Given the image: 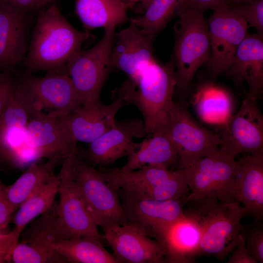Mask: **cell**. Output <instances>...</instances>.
I'll list each match as a JSON object with an SVG mask.
<instances>
[{"label": "cell", "mask_w": 263, "mask_h": 263, "mask_svg": "<svg viewBox=\"0 0 263 263\" xmlns=\"http://www.w3.org/2000/svg\"><path fill=\"white\" fill-rule=\"evenodd\" d=\"M17 83L9 72H0V118L13 98Z\"/></svg>", "instance_id": "obj_35"}, {"label": "cell", "mask_w": 263, "mask_h": 263, "mask_svg": "<svg viewBox=\"0 0 263 263\" xmlns=\"http://www.w3.org/2000/svg\"><path fill=\"white\" fill-rule=\"evenodd\" d=\"M184 212L193 216L200 224L202 236L197 256H212L220 261L237 246L246 211L237 202L224 203L212 198L187 202Z\"/></svg>", "instance_id": "obj_3"}, {"label": "cell", "mask_w": 263, "mask_h": 263, "mask_svg": "<svg viewBox=\"0 0 263 263\" xmlns=\"http://www.w3.org/2000/svg\"><path fill=\"white\" fill-rule=\"evenodd\" d=\"M26 11L0 2V71L9 72L23 62L28 49Z\"/></svg>", "instance_id": "obj_20"}, {"label": "cell", "mask_w": 263, "mask_h": 263, "mask_svg": "<svg viewBox=\"0 0 263 263\" xmlns=\"http://www.w3.org/2000/svg\"><path fill=\"white\" fill-rule=\"evenodd\" d=\"M176 84V67L171 56L164 65L156 59L150 62L128 78L113 93V96L138 109L147 134H150L167 128Z\"/></svg>", "instance_id": "obj_2"}, {"label": "cell", "mask_w": 263, "mask_h": 263, "mask_svg": "<svg viewBox=\"0 0 263 263\" xmlns=\"http://www.w3.org/2000/svg\"><path fill=\"white\" fill-rule=\"evenodd\" d=\"M258 262L248 252L245 238L241 232L239 234L237 246L228 258L226 263H258Z\"/></svg>", "instance_id": "obj_37"}, {"label": "cell", "mask_w": 263, "mask_h": 263, "mask_svg": "<svg viewBox=\"0 0 263 263\" xmlns=\"http://www.w3.org/2000/svg\"><path fill=\"white\" fill-rule=\"evenodd\" d=\"M72 177L82 192L87 207L102 231L128 224L120 201L119 188L76 151L64 159Z\"/></svg>", "instance_id": "obj_4"}, {"label": "cell", "mask_w": 263, "mask_h": 263, "mask_svg": "<svg viewBox=\"0 0 263 263\" xmlns=\"http://www.w3.org/2000/svg\"><path fill=\"white\" fill-rule=\"evenodd\" d=\"M105 240L118 263H168L163 245L131 224L117 225L103 231Z\"/></svg>", "instance_id": "obj_18"}, {"label": "cell", "mask_w": 263, "mask_h": 263, "mask_svg": "<svg viewBox=\"0 0 263 263\" xmlns=\"http://www.w3.org/2000/svg\"><path fill=\"white\" fill-rule=\"evenodd\" d=\"M102 171L110 182L126 193L156 200L184 201L189 194L182 169L170 170L161 165H147L127 172L116 168Z\"/></svg>", "instance_id": "obj_6"}, {"label": "cell", "mask_w": 263, "mask_h": 263, "mask_svg": "<svg viewBox=\"0 0 263 263\" xmlns=\"http://www.w3.org/2000/svg\"><path fill=\"white\" fill-rule=\"evenodd\" d=\"M128 5L129 0H122Z\"/></svg>", "instance_id": "obj_44"}, {"label": "cell", "mask_w": 263, "mask_h": 263, "mask_svg": "<svg viewBox=\"0 0 263 263\" xmlns=\"http://www.w3.org/2000/svg\"><path fill=\"white\" fill-rule=\"evenodd\" d=\"M75 11L86 31L116 27L128 19L129 5L122 0H74Z\"/></svg>", "instance_id": "obj_27"}, {"label": "cell", "mask_w": 263, "mask_h": 263, "mask_svg": "<svg viewBox=\"0 0 263 263\" xmlns=\"http://www.w3.org/2000/svg\"><path fill=\"white\" fill-rule=\"evenodd\" d=\"M230 5L246 22L249 28H255L258 34L263 36V0H251Z\"/></svg>", "instance_id": "obj_33"}, {"label": "cell", "mask_w": 263, "mask_h": 263, "mask_svg": "<svg viewBox=\"0 0 263 263\" xmlns=\"http://www.w3.org/2000/svg\"><path fill=\"white\" fill-rule=\"evenodd\" d=\"M17 90L30 116L46 111L48 114L62 117L81 107L72 80L65 74L47 73L41 77L28 75L17 83Z\"/></svg>", "instance_id": "obj_9"}, {"label": "cell", "mask_w": 263, "mask_h": 263, "mask_svg": "<svg viewBox=\"0 0 263 263\" xmlns=\"http://www.w3.org/2000/svg\"><path fill=\"white\" fill-rule=\"evenodd\" d=\"M124 104L122 99L113 96V101L109 104L100 103L91 107H80L61 117L76 142L89 144L114 125L115 116Z\"/></svg>", "instance_id": "obj_21"}, {"label": "cell", "mask_w": 263, "mask_h": 263, "mask_svg": "<svg viewBox=\"0 0 263 263\" xmlns=\"http://www.w3.org/2000/svg\"><path fill=\"white\" fill-rule=\"evenodd\" d=\"M222 127L220 151L235 157L263 153V115L257 98L246 94L239 111Z\"/></svg>", "instance_id": "obj_14"}, {"label": "cell", "mask_w": 263, "mask_h": 263, "mask_svg": "<svg viewBox=\"0 0 263 263\" xmlns=\"http://www.w3.org/2000/svg\"><path fill=\"white\" fill-rule=\"evenodd\" d=\"M92 37L89 32L75 29L56 5L50 6L39 13L33 30L23 61L28 73L66 75L69 62Z\"/></svg>", "instance_id": "obj_1"}, {"label": "cell", "mask_w": 263, "mask_h": 263, "mask_svg": "<svg viewBox=\"0 0 263 263\" xmlns=\"http://www.w3.org/2000/svg\"><path fill=\"white\" fill-rule=\"evenodd\" d=\"M58 174L59 201L57 204L55 203L53 220L54 230L57 240L83 237L103 239L64 160Z\"/></svg>", "instance_id": "obj_10"}, {"label": "cell", "mask_w": 263, "mask_h": 263, "mask_svg": "<svg viewBox=\"0 0 263 263\" xmlns=\"http://www.w3.org/2000/svg\"><path fill=\"white\" fill-rule=\"evenodd\" d=\"M28 109L17 90L0 118V170L23 168L38 161L26 141Z\"/></svg>", "instance_id": "obj_13"}, {"label": "cell", "mask_w": 263, "mask_h": 263, "mask_svg": "<svg viewBox=\"0 0 263 263\" xmlns=\"http://www.w3.org/2000/svg\"><path fill=\"white\" fill-rule=\"evenodd\" d=\"M186 0H150L144 15L130 22L142 29L153 40L183 10Z\"/></svg>", "instance_id": "obj_31"}, {"label": "cell", "mask_w": 263, "mask_h": 263, "mask_svg": "<svg viewBox=\"0 0 263 263\" xmlns=\"http://www.w3.org/2000/svg\"><path fill=\"white\" fill-rule=\"evenodd\" d=\"M192 103L200 119L209 125L223 127L233 114V102L230 93L212 81L198 85Z\"/></svg>", "instance_id": "obj_25"}, {"label": "cell", "mask_w": 263, "mask_h": 263, "mask_svg": "<svg viewBox=\"0 0 263 263\" xmlns=\"http://www.w3.org/2000/svg\"><path fill=\"white\" fill-rule=\"evenodd\" d=\"M60 176L54 175L40 186L17 210L14 216V230L19 235L25 226L40 214L49 211L55 204L58 193Z\"/></svg>", "instance_id": "obj_30"}, {"label": "cell", "mask_w": 263, "mask_h": 263, "mask_svg": "<svg viewBox=\"0 0 263 263\" xmlns=\"http://www.w3.org/2000/svg\"><path fill=\"white\" fill-rule=\"evenodd\" d=\"M235 157L218 149L182 169L190 193L187 202L212 198L236 202L234 192Z\"/></svg>", "instance_id": "obj_8"}, {"label": "cell", "mask_w": 263, "mask_h": 263, "mask_svg": "<svg viewBox=\"0 0 263 263\" xmlns=\"http://www.w3.org/2000/svg\"><path fill=\"white\" fill-rule=\"evenodd\" d=\"M234 192L246 216L260 222L263 216V153L245 154L235 160Z\"/></svg>", "instance_id": "obj_22"}, {"label": "cell", "mask_w": 263, "mask_h": 263, "mask_svg": "<svg viewBox=\"0 0 263 263\" xmlns=\"http://www.w3.org/2000/svg\"><path fill=\"white\" fill-rule=\"evenodd\" d=\"M102 239L83 237L57 240L51 247L71 263H118L101 243Z\"/></svg>", "instance_id": "obj_29"}, {"label": "cell", "mask_w": 263, "mask_h": 263, "mask_svg": "<svg viewBox=\"0 0 263 263\" xmlns=\"http://www.w3.org/2000/svg\"><path fill=\"white\" fill-rule=\"evenodd\" d=\"M26 141L37 160L59 157L63 160L74 154L76 142L61 117L42 112L30 116L26 126Z\"/></svg>", "instance_id": "obj_17"}, {"label": "cell", "mask_w": 263, "mask_h": 263, "mask_svg": "<svg viewBox=\"0 0 263 263\" xmlns=\"http://www.w3.org/2000/svg\"><path fill=\"white\" fill-rule=\"evenodd\" d=\"M150 135L139 143L138 148L128 157L124 166L116 168L118 171H130L147 165H161L168 168L176 163L177 151L167 129Z\"/></svg>", "instance_id": "obj_26"}, {"label": "cell", "mask_w": 263, "mask_h": 263, "mask_svg": "<svg viewBox=\"0 0 263 263\" xmlns=\"http://www.w3.org/2000/svg\"><path fill=\"white\" fill-rule=\"evenodd\" d=\"M17 8L26 11L41 7L40 0H0Z\"/></svg>", "instance_id": "obj_40"}, {"label": "cell", "mask_w": 263, "mask_h": 263, "mask_svg": "<svg viewBox=\"0 0 263 263\" xmlns=\"http://www.w3.org/2000/svg\"><path fill=\"white\" fill-rule=\"evenodd\" d=\"M226 72L237 83L245 81L247 94L257 98L263 89V36L248 33Z\"/></svg>", "instance_id": "obj_24"}, {"label": "cell", "mask_w": 263, "mask_h": 263, "mask_svg": "<svg viewBox=\"0 0 263 263\" xmlns=\"http://www.w3.org/2000/svg\"><path fill=\"white\" fill-rule=\"evenodd\" d=\"M63 160L60 158L55 157L43 164L34 162L13 184L6 186L7 200L13 213L40 186L55 175V168Z\"/></svg>", "instance_id": "obj_28"}, {"label": "cell", "mask_w": 263, "mask_h": 263, "mask_svg": "<svg viewBox=\"0 0 263 263\" xmlns=\"http://www.w3.org/2000/svg\"><path fill=\"white\" fill-rule=\"evenodd\" d=\"M204 14V11L188 8L177 16L172 55L177 74L175 91H186L197 70L210 58L208 25Z\"/></svg>", "instance_id": "obj_5"}, {"label": "cell", "mask_w": 263, "mask_h": 263, "mask_svg": "<svg viewBox=\"0 0 263 263\" xmlns=\"http://www.w3.org/2000/svg\"><path fill=\"white\" fill-rule=\"evenodd\" d=\"M5 188L6 186L0 179V227L1 229L10 223L13 214L7 200Z\"/></svg>", "instance_id": "obj_38"}, {"label": "cell", "mask_w": 263, "mask_h": 263, "mask_svg": "<svg viewBox=\"0 0 263 263\" xmlns=\"http://www.w3.org/2000/svg\"><path fill=\"white\" fill-rule=\"evenodd\" d=\"M0 227V263L11 261L12 252L18 244L20 236L14 230L8 234L1 232Z\"/></svg>", "instance_id": "obj_36"}, {"label": "cell", "mask_w": 263, "mask_h": 263, "mask_svg": "<svg viewBox=\"0 0 263 263\" xmlns=\"http://www.w3.org/2000/svg\"><path fill=\"white\" fill-rule=\"evenodd\" d=\"M56 0H40V4L41 7L48 3L53 2Z\"/></svg>", "instance_id": "obj_43"}, {"label": "cell", "mask_w": 263, "mask_h": 263, "mask_svg": "<svg viewBox=\"0 0 263 263\" xmlns=\"http://www.w3.org/2000/svg\"><path fill=\"white\" fill-rule=\"evenodd\" d=\"M167 129L176 148L180 169L213 153L221 143L220 135L198 123L183 102L173 101Z\"/></svg>", "instance_id": "obj_11"}, {"label": "cell", "mask_w": 263, "mask_h": 263, "mask_svg": "<svg viewBox=\"0 0 263 263\" xmlns=\"http://www.w3.org/2000/svg\"><path fill=\"white\" fill-rule=\"evenodd\" d=\"M11 261L15 263H65L66 260L54 249L25 242L15 247Z\"/></svg>", "instance_id": "obj_32"}, {"label": "cell", "mask_w": 263, "mask_h": 263, "mask_svg": "<svg viewBox=\"0 0 263 263\" xmlns=\"http://www.w3.org/2000/svg\"><path fill=\"white\" fill-rule=\"evenodd\" d=\"M119 194L128 223L155 239L165 227L184 215L182 200H156L120 189Z\"/></svg>", "instance_id": "obj_16"}, {"label": "cell", "mask_w": 263, "mask_h": 263, "mask_svg": "<svg viewBox=\"0 0 263 263\" xmlns=\"http://www.w3.org/2000/svg\"><path fill=\"white\" fill-rule=\"evenodd\" d=\"M251 0H229V4H234L243 2H245Z\"/></svg>", "instance_id": "obj_42"}, {"label": "cell", "mask_w": 263, "mask_h": 263, "mask_svg": "<svg viewBox=\"0 0 263 263\" xmlns=\"http://www.w3.org/2000/svg\"><path fill=\"white\" fill-rule=\"evenodd\" d=\"M147 134L143 120L137 118L116 120L114 125L77 153L90 165L106 166L124 156H130L138 148L134 138Z\"/></svg>", "instance_id": "obj_15"}, {"label": "cell", "mask_w": 263, "mask_h": 263, "mask_svg": "<svg viewBox=\"0 0 263 263\" xmlns=\"http://www.w3.org/2000/svg\"><path fill=\"white\" fill-rule=\"evenodd\" d=\"M224 3H229V0H186L183 10L189 8L205 12L209 9L215 10Z\"/></svg>", "instance_id": "obj_39"}, {"label": "cell", "mask_w": 263, "mask_h": 263, "mask_svg": "<svg viewBox=\"0 0 263 263\" xmlns=\"http://www.w3.org/2000/svg\"><path fill=\"white\" fill-rule=\"evenodd\" d=\"M150 0H129L128 5H129V8H132L134 6L135 3L139 2H142L143 3H145L147 5L148 4V3L150 1Z\"/></svg>", "instance_id": "obj_41"}, {"label": "cell", "mask_w": 263, "mask_h": 263, "mask_svg": "<svg viewBox=\"0 0 263 263\" xmlns=\"http://www.w3.org/2000/svg\"><path fill=\"white\" fill-rule=\"evenodd\" d=\"M214 11L207 20L210 56L205 64L212 79L230 67L237 48L249 28L230 4H223Z\"/></svg>", "instance_id": "obj_12"}, {"label": "cell", "mask_w": 263, "mask_h": 263, "mask_svg": "<svg viewBox=\"0 0 263 263\" xmlns=\"http://www.w3.org/2000/svg\"><path fill=\"white\" fill-rule=\"evenodd\" d=\"M241 232L245 241L247 249L250 255L258 262L263 263V225L251 226L245 229L243 226Z\"/></svg>", "instance_id": "obj_34"}, {"label": "cell", "mask_w": 263, "mask_h": 263, "mask_svg": "<svg viewBox=\"0 0 263 263\" xmlns=\"http://www.w3.org/2000/svg\"><path fill=\"white\" fill-rule=\"evenodd\" d=\"M115 27L104 28L101 39L90 49L81 50L69 62L66 75L71 79L81 107H91L101 102L100 94L105 81L112 71L109 57Z\"/></svg>", "instance_id": "obj_7"}, {"label": "cell", "mask_w": 263, "mask_h": 263, "mask_svg": "<svg viewBox=\"0 0 263 263\" xmlns=\"http://www.w3.org/2000/svg\"><path fill=\"white\" fill-rule=\"evenodd\" d=\"M153 40L142 29L134 23L114 33L109 57L111 70L116 69L125 73L128 78L155 59Z\"/></svg>", "instance_id": "obj_19"}, {"label": "cell", "mask_w": 263, "mask_h": 263, "mask_svg": "<svg viewBox=\"0 0 263 263\" xmlns=\"http://www.w3.org/2000/svg\"><path fill=\"white\" fill-rule=\"evenodd\" d=\"M202 236L197 220L184 212V215L165 227L155 240L165 247L168 263H190L197 257Z\"/></svg>", "instance_id": "obj_23"}]
</instances>
